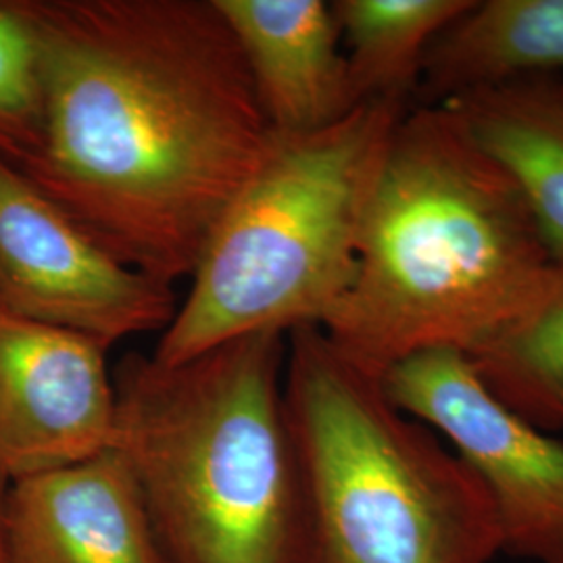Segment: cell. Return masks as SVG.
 Returning a JSON list of instances; mask_svg holds the SVG:
<instances>
[{"instance_id": "ba28073f", "label": "cell", "mask_w": 563, "mask_h": 563, "mask_svg": "<svg viewBox=\"0 0 563 563\" xmlns=\"http://www.w3.org/2000/svg\"><path fill=\"white\" fill-rule=\"evenodd\" d=\"M107 346L0 309V481L15 484L111 449L118 397Z\"/></svg>"}, {"instance_id": "8992f818", "label": "cell", "mask_w": 563, "mask_h": 563, "mask_svg": "<svg viewBox=\"0 0 563 563\" xmlns=\"http://www.w3.org/2000/svg\"><path fill=\"white\" fill-rule=\"evenodd\" d=\"M384 390L443 437L483 483L505 555L563 563V443L499 401L457 351H426L393 365Z\"/></svg>"}, {"instance_id": "5bb4252c", "label": "cell", "mask_w": 563, "mask_h": 563, "mask_svg": "<svg viewBox=\"0 0 563 563\" xmlns=\"http://www.w3.org/2000/svg\"><path fill=\"white\" fill-rule=\"evenodd\" d=\"M467 360L511 411L544 432L562 430L563 286Z\"/></svg>"}, {"instance_id": "6da1fadb", "label": "cell", "mask_w": 563, "mask_h": 563, "mask_svg": "<svg viewBox=\"0 0 563 563\" xmlns=\"http://www.w3.org/2000/svg\"><path fill=\"white\" fill-rule=\"evenodd\" d=\"M41 80L20 165L120 262L176 284L274 132L213 0H18Z\"/></svg>"}, {"instance_id": "30bf717a", "label": "cell", "mask_w": 563, "mask_h": 563, "mask_svg": "<svg viewBox=\"0 0 563 563\" xmlns=\"http://www.w3.org/2000/svg\"><path fill=\"white\" fill-rule=\"evenodd\" d=\"M274 134H307L355 107L341 30L322 0H213Z\"/></svg>"}, {"instance_id": "8fae6325", "label": "cell", "mask_w": 563, "mask_h": 563, "mask_svg": "<svg viewBox=\"0 0 563 563\" xmlns=\"http://www.w3.org/2000/svg\"><path fill=\"white\" fill-rule=\"evenodd\" d=\"M441 102L516 181L544 242L563 262V86L518 78Z\"/></svg>"}, {"instance_id": "9c48e42d", "label": "cell", "mask_w": 563, "mask_h": 563, "mask_svg": "<svg viewBox=\"0 0 563 563\" xmlns=\"http://www.w3.org/2000/svg\"><path fill=\"white\" fill-rule=\"evenodd\" d=\"M9 563H167L128 463L99 455L11 484Z\"/></svg>"}, {"instance_id": "3957f363", "label": "cell", "mask_w": 563, "mask_h": 563, "mask_svg": "<svg viewBox=\"0 0 563 563\" xmlns=\"http://www.w3.org/2000/svg\"><path fill=\"white\" fill-rule=\"evenodd\" d=\"M288 336L260 332L178 363L115 367L113 449L167 563H305L301 467L286 399Z\"/></svg>"}, {"instance_id": "7c38bea8", "label": "cell", "mask_w": 563, "mask_h": 563, "mask_svg": "<svg viewBox=\"0 0 563 563\" xmlns=\"http://www.w3.org/2000/svg\"><path fill=\"white\" fill-rule=\"evenodd\" d=\"M563 69V0H483L430 46L422 81L434 102Z\"/></svg>"}, {"instance_id": "9a60e30c", "label": "cell", "mask_w": 563, "mask_h": 563, "mask_svg": "<svg viewBox=\"0 0 563 563\" xmlns=\"http://www.w3.org/2000/svg\"><path fill=\"white\" fill-rule=\"evenodd\" d=\"M41 139V80L32 27L18 0H0V157L27 162Z\"/></svg>"}, {"instance_id": "5b68a950", "label": "cell", "mask_w": 563, "mask_h": 563, "mask_svg": "<svg viewBox=\"0 0 563 563\" xmlns=\"http://www.w3.org/2000/svg\"><path fill=\"white\" fill-rule=\"evenodd\" d=\"M407 102L365 101L307 134H274L205 242L153 357L178 363L260 332L322 328L353 280L363 220Z\"/></svg>"}, {"instance_id": "7a4b0ae2", "label": "cell", "mask_w": 563, "mask_h": 563, "mask_svg": "<svg viewBox=\"0 0 563 563\" xmlns=\"http://www.w3.org/2000/svg\"><path fill=\"white\" fill-rule=\"evenodd\" d=\"M562 286L563 262L516 181L432 102L393 132L353 280L320 330L383 378L426 351L472 357Z\"/></svg>"}, {"instance_id": "e0dca14e", "label": "cell", "mask_w": 563, "mask_h": 563, "mask_svg": "<svg viewBox=\"0 0 563 563\" xmlns=\"http://www.w3.org/2000/svg\"><path fill=\"white\" fill-rule=\"evenodd\" d=\"M562 420H563V402H562Z\"/></svg>"}, {"instance_id": "2e32d148", "label": "cell", "mask_w": 563, "mask_h": 563, "mask_svg": "<svg viewBox=\"0 0 563 563\" xmlns=\"http://www.w3.org/2000/svg\"><path fill=\"white\" fill-rule=\"evenodd\" d=\"M7 490H9V484H4L0 481V563H9V558H7V528H4Z\"/></svg>"}, {"instance_id": "4fadbf2b", "label": "cell", "mask_w": 563, "mask_h": 563, "mask_svg": "<svg viewBox=\"0 0 563 563\" xmlns=\"http://www.w3.org/2000/svg\"><path fill=\"white\" fill-rule=\"evenodd\" d=\"M476 0H336L332 13L357 104L407 102L430 46Z\"/></svg>"}, {"instance_id": "277c9868", "label": "cell", "mask_w": 563, "mask_h": 563, "mask_svg": "<svg viewBox=\"0 0 563 563\" xmlns=\"http://www.w3.org/2000/svg\"><path fill=\"white\" fill-rule=\"evenodd\" d=\"M284 399L301 467L305 563H493L504 553L472 467L320 328L288 334Z\"/></svg>"}, {"instance_id": "52a82bcc", "label": "cell", "mask_w": 563, "mask_h": 563, "mask_svg": "<svg viewBox=\"0 0 563 563\" xmlns=\"http://www.w3.org/2000/svg\"><path fill=\"white\" fill-rule=\"evenodd\" d=\"M0 309L111 349L163 332L178 299L172 284L120 262L0 157Z\"/></svg>"}]
</instances>
